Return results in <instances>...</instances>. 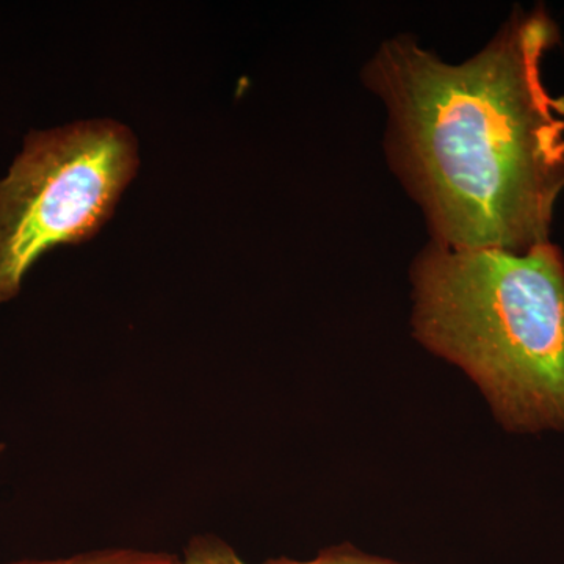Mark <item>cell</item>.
Masks as SVG:
<instances>
[{
	"label": "cell",
	"mask_w": 564,
	"mask_h": 564,
	"mask_svg": "<svg viewBox=\"0 0 564 564\" xmlns=\"http://www.w3.org/2000/svg\"><path fill=\"white\" fill-rule=\"evenodd\" d=\"M560 41L544 9L518 10L473 57L448 63L400 33L362 84L386 110L389 166L432 242L525 251L551 242L564 191V96L544 82Z\"/></svg>",
	"instance_id": "cell-1"
},
{
	"label": "cell",
	"mask_w": 564,
	"mask_h": 564,
	"mask_svg": "<svg viewBox=\"0 0 564 564\" xmlns=\"http://www.w3.org/2000/svg\"><path fill=\"white\" fill-rule=\"evenodd\" d=\"M413 332L516 433L564 430V256L432 242L411 269Z\"/></svg>",
	"instance_id": "cell-2"
},
{
	"label": "cell",
	"mask_w": 564,
	"mask_h": 564,
	"mask_svg": "<svg viewBox=\"0 0 564 564\" xmlns=\"http://www.w3.org/2000/svg\"><path fill=\"white\" fill-rule=\"evenodd\" d=\"M139 163L135 135L113 120L25 137L0 181V304L21 292L25 274L46 252L101 231Z\"/></svg>",
	"instance_id": "cell-3"
},
{
	"label": "cell",
	"mask_w": 564,
	"mask_h": 564,
	"mask_svg": "<svg viewBox=\"0 0 564 564\" xmlns=\"http://www.w3.org/2000/svg\"><path fill=\"white\" fill-rule=\"evenodd\" d=\"M10 564H184L176 555L137 549H102L57 560H25Z\"/></svg>",
	"instance_id": "cell-4"
},
{
	"label": "cell",
	"mask_w": 564,
	"mask_h": 564,
	"mask_svg": "<svg viewBox=\"0 0 564 564\" xmlns=\"http://www.w3.org/2000/svg\"><path fill=\"white\" fill-rule=\"evenodd\" d=\"M184 564H248L231 545L214 534H198L185 547Z\"/></svg>",
	"instance_id": "cell-5"
},
{
	"label": "cell",
	"mask_w": 564,
	"mask_h": 564,
	"mask_svg": "<svg viewBox=\"0 0 564 564\" xmlns=\"http://www.w3.org/2000/svg\"><path fill=\"white\" fill-rule=\"evenodd\" d=\"M263 564H403L380 556L367 555L350 544L325 549L310 562H296L292 558L269 560Z\"/></svg>",
	"instance_id": "cell-6"
},
{
	"label": "cell",
	"mask_w": 564,
	"mask_h": 564,
	"mask_svg": "<svg viewBox=\"0 0 564 564\" xmlns=\"http://www.w3.org/2000/svg\"><path fill=\"white\" fill-rule=\"evenodd\" d=\"M3 448H6V447H3V444H0V454H2Z\"/></svg>",
	"instance_id": "cell-7"
}]
</instances>
